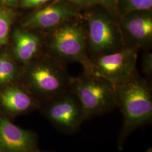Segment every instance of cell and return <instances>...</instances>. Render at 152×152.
<instances>
[{
	"label": "cell",
	"mask_w": 152,
	"mask_h": 152,
	"mask_svg": "<svg viewBox=\"0 0 152 152\" xmlns=\"http://www.w3.org/2000/svg\"><path fill=\"white\" fill-rule=\"evenodd\" d=\"M115 87L117 107L123 115L117 143L118 149L122 151L127 139L133 132L152 123V86L149 81L137 74Z\"/></svg>",
	"instance_id": "obj_1"
},
{
	"label": "cell",
	"mask_w": 152,
	"mask_h": 152,
	"mask_svg": "<svg viewBox=\"0 0 152 152\" xmlns=\"http://www.w3.org/2000/svg\"><path fill=\"white\" fill-rule=\"evenodd\" d=\"M69 89L81 105L85 121L118 108L115 85L103 78L83 71L73 77Z\"/></svg>",
	"instance_id": "obj_2"
},
{
	"label": "cell",
	"mask_w": 152,
	"mask_h": 152,
	"mask_svg": "<svg viewBox=\"0 0 152 152\" xmlns=\"http://www.w3.org/2000/svg\"><path fill=\"white\" fill-rule=\"evenodd\" d=\"M73 79L66 64L53 58L34 63L27 75V90L38 102L46 103L66 90Z\"/></svg>",
	"instance_id": "obj_3"
},
{
	"label": "cell",
	"mask_w": 152,
	"mask_h": 152,
	"mask_svg": "<svg viewBox=\"0 0 152 152\" xmlns=\"http://www.w3.org/2000/svg\"><path fill=\"white\" fill-rule=\"evenodd\" d=\"M81 19H72L51 30L48 45L55 59L65 64L79 63L83 68L89 58L86 28Z\"/></svg>",
	"instance_id": "obj_4"
},
{
	"label": "cell",
	"mask_w": 152,
	"mask_h": 152,
	"mask_svg": "<svg viewBox=\"0 0 152 152\" xmlns=\"http://www.w3.org/2000/svg\"><path fill=\"white\" fill-rule=\"evenodd\" d=\"M102 12H91L84 17L89 58L109 54L126 48L118 20Z\"/></svg>",
	"instance_id": "obj_5"
},
{
	"label": "cell",
	"mask_w": 152,
	"mask_h": 152,
	"mask_svg": "<svg viewBox=\"0 0 152 152\" xmlns=\"http://www.w3.org/2000/svg\"><path fill=\"white\" fill-rule=\"evenodd\" d=\"M139 51L125 48L117 52L89 58L83 71L103 78L115 86L129 81L137 74Z\"/></svg>",
	"instance_id": "obj_6"
},
{
	"label": "cell",
	"mask_w": 152,
	"mask_h": 152,
	"mask_svg": "<svg viewBox=\"0 0 152 152\" xmlns=\"http://www.w3.org/2000/svg\"><path fill=\"white\" fill-rule=\"evenodd\" d=\"M39 109L55 128L65 135L77 133L85 121L81 105L69 88L45 103Z\"/></svg>",
	"instance_id": "obj_7"
},
{
	"label": "cell",
	"mask_w": 152,
	"mask_h": 152,
	"mask_svg": "<svg viewBox=\"0 0 152 152\" xmlns=\"http://www.w3.org/2000/svg\"><path fill=\"white\" fill-rule=\"evenodd\" d=\"M126 48L148 50L152 44V15L150 10L132 11L118 19Z\"/></svg>",
	"instance_id": "obj_8"
},
{
	"label": "cell",
	"mask_w": 152,
	"mask_h": 152,
	"mask_svg": "<svg viewBox=\"0 0 152 152\" xmlns=\"http://www.w3.org/2000/svg\"><path fill=\"white\" fill-rule=\"evenodd\" d=\"M0 152H41L38 136L14 124L0 112Z\"/></svg>",
	"instance_id": "obj_9"
},
{
	"label": "cell",
	"mask_w": 152,
	"mask_h": 152,
	"mask_svg": "<svg viewBox=\"0 0 152 152\" xmlns=\"http://www.w3.org/2000/svg\"><path fill=\"white\" fill-rule=\"evenodd\" d=\"M77 18H82V15L75 6L64 2L57 3L33 14L23 23V26L29 29L51 31Z\"/></svg>",
	"instance_id": "obj_10"
},
{
	"label": "cell",
	"mask_w": 152,
	"mask_h": 152,
	"mask_svg": "<svg viewBox=\"0 0 152 152\" xmlns=\"http://www.w3.org/2000/svg\"><path fill=\"white\" fill-rule=\"evenodd\" d=\"M0 105L11 116L26 114L41 106L27 89L16 86H7L0 91Z\"/></svg>",
	"instance_id": "obj_11"
},
{
	"label": "cell",
	"mask_w": 152,
	"mask_h": 152,
	"mask_svg": "<svg viewBox=\"0 0 152 152\" xmlns=\"http://www.w3.org/2000/svg\"><path fill=\"white\" fill-rule=\"evenodd\" d=\"M14 53L16 58L29 63L37 54L41 43L38 35L24 30L18 29L14 34Z\"/></svg>",
	"instance_id": "obj_12"
},
{
	"label": "cell",
	"mask_w": 152,
	"mask_h": 152,
	"mask_svg": "<svg viewBox=\"0 0 152 152\" xmlns=\"http://www.w3.org/2000/svg\"><path fill=\"white\" fill-rule=\"evenodd\" d=\"M16 67L12 60L5 55L0 56V86H4L14 80Z\"/></svg>",
	"instance_id": "obj_13"
},
{
	"label": "cell",
	"mask_w": 152,
	"mask_h": 152,
	"mask_svg": "<svg viewBox=\"0 0 152 152\" xmlns=\"http://www.w3.org/2000/svg\"><path fill=\"white\" fill-rule=\"evenodd\" d=\"M12 20V15L10 11L0 9V46L8 41Z\"/></svg>",
	"instance_id": "obj_14"
},
{
	"label": "cell",
	"mask_w": 152,
	"mask_h": 152,
	"mask_svg": "<svg viewBox=\"0 0 152 152\" xmlns=\"http://www.w3.org/2000/svg\"><path fill=\"white\" fill-rule=\"evenodd\" d=\"M152 0H122V15L135 11L150 10Z\"/></svg>",
	"instance_id": "obj_15"
},
{
	"label": "cell",
	"mask_w": 152,
	"mask_h": 152,
	"mask_svg": "<svg viewBox=\"0 0 152 152\" xmlns=\"http://www.w3.org/2000/svg\"><path fill=\"white\" fill-rule=\"evenodd\" d=\"M141 69L143 73L148 78L152 75V54L150 51L144 53L142 55L141 61Z\"/></svg>",
	"instance_id": "obj_16"
},
{
	"label": "cell",
	"mask_w": 152,
	"mask_h": 152,
	"mask_svg": "<svg viewBox=\"0 0 152 152\" xmlns=\"http://www.w3.org/2000/svg\"><path fill=\"white\" fill-rule=\"evenodd\" d=\"M51 0H22V7L25 8H31L42 5Z\"/></svg>",
	"instance_id": "obj_17"
},
{
	"label": "cell",
	"mask_w": 152,
	"mask_h": 152,
	"mask_svg": "<svg viewBox=\"0 0 152 152\" xmlns=\"http://www.w3.org/2000/svg\"><path fill=\"white\" fill-rule=\"evenodd\" d=\"M88 1L91 4L101 5L108 8L112 4V0H88Z\"/></svg>",
	"instance_id": "obj_18"
},
{
	"label": "cell",
	"mask_w": 152,
	"mask_h": 152,
	"mask_svg": "<svg viewBox=\"0 0 152 152\" xmlns=\"http://www.w3.org/2000/svg\"><path fill=\"white\" fill-rule=\"evenodd\" d=\"M4 1L7 4H8L9 5H15L18 1V0H4Z\"/></svg>",
	"instance_id": "obj_19"
},
{
	"label": "cell",
	"mask_w": 152,
	"mask_h": 152,
	"mask_svg": "<svg viewBox=\"0 0 152 152\" xmlns=\"http://www.w3.org/2000/svg\"><path fill=\"white\" fill-rule=\"evenodd\" d=\"M73 2L74 3H76V4H82L85 0H69Z\"/></svg>",
	"instance_id": "obj_20"
},
{
	"label": "cell",
	"mask_w": 152,
	"mask_h": 152,
	"mask_svg": "<svg viewBox=\"0 0 152 152\" xmlns=\"http://www.w3.org/2000/svg\"><path fill=\"white\" fill-rule=\"evenodd\" d=\"M145 152H152V148H149L147 149V151Z\"/></svg>",
	"instance_id": "obj_21"
},
{
	"label": "cell",
	"mask_w": 152,
	"mask_h": 152,
	"mask_svg": "<svg viewBox=\"0 0 152 152\" xmlns=\"http://www.w3.org/2000/svg\"></svg>",
	"instance_id": "obj_22"
}]
</instances>
